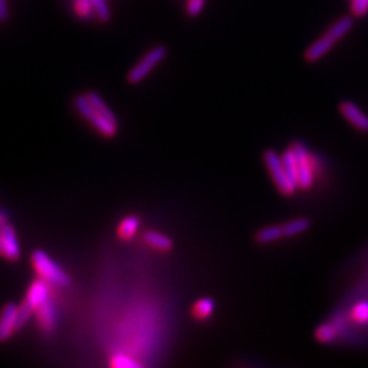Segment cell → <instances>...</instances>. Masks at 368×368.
Segmentation results:
<instances>
[{
    "label": "cell",
    "instance_id": "1",
    "mask_svg": "<svg viewBox=\"0 0 368 368\" xmlns=\"http://www.w3.org/2000/svg\"><path fill=\"white\" fill-rule=\"evenodd\" d=\"M353 27V20L350 17H343L337 22L332 25V27L322 36L318 40L311 44L306 53L304 57L307 62L314 63L319 59H322L330 49L333 48L346 33Z\"/></svg>",
    "mask_w": 368,
    "mask_h": 368
},
{
    "label": "cell",
    "instance_id": "2",
    "mask_svg": "<svg viewBox=\"0 0 368 368\" xmlns=\"http://www.w3.org/2000/svg\"><path fill=\"white\" fill-rule=\"evenodd\" d=\"M74 107L76 112L104 138L109 139L118 134V128H119L118 122L111 121L105 115H102L89 101V98L86 97V95H78L74 98Z\"/></svg>",
    "mask_w": 368,
    "mask_h": 368
},
{
    "label": "cell",
    "instance_id": "3",
    "mask_svg": "<svg viewBox=\"0 0 368 368\" xmlns=\"http://www.w3.org/2000/svg\"><path fill=\"white\" fill-rule=\"evenodd\" d=\"M32 265L40 278L46 280L55 287H69L71 284L70 275L44 250H36L32 252Z\"/></svg>",
    "mask_w": 368,
    "mask_h": 368
},
{
    "label": "cell",
    "instance_id": "4",
    "mask_svg": "<svg viewBox=\"0 0 368 368\" xmlns=\"http://www.w3.org/2000/svg\"><path fill=\"white\" fill-rule=\"evenodd\" d=\"M265 164L268 167L270 176L278 189V191L285 196H294L296 190L299 189L297 183L291 177V175L287 172L284 163L281 160V156H278L274 150H268L264 154Z\"/></svg>",
    "mask_w": 368,
    "mask_h": 368
},
{
    "label": "cell",
    "instance_id": "5",
    "mask_svg": "<svg viewBox=\"0 0 368 368\" xmlns=\"http://www.w3.org/2000/svg\"><path fill=\"white\" fill-rule=\"evenodd\" d=\"M168 50L163 46L154 47L147 52L146 55H144L139 62L128 71L127 79L131 85H137L139 82H142L146 78L149 74L151 73L167 56Z\"/></svg>",
    "mask_w": 368,
    "mask_h": 368
},
{
    "label": "cell",
    "instance_id": "6",
    "mask_svg": "<svg viewBox=\"0 0 368 368\" xmlns=\"http://www.w3.org/2000/svg\"><path fill=\"white\" fill-rule=\"evenodd\" d=\"M291 149L294 150L297 157V165H299V176H297V184L301 190H310L314 184L315 179V167L314 160L310 156L307 147L301 142H294Z\"/></svg>",
    "mask_w": 368,
    "mask_h": 368
},
{
    "label": "cell",
    "instance_id": "7",
    "mask_svg": "<svg viewBox=\"0 0 368 368\" xmlns=\"http://www.w3.org/2000/svg\"><path fill=\"white\" fill-rule=\"evenodd\" d=\"M21 254L22 251L17 231L10 222H7L4 226L0 228V257L7 261L15 262L21 258Z\"/></svg>",
    "mask_w": 368,
    "mask_h": 368
},
{
    "label": "cell",
    "instance_id": "8",
    "mask_svg": "<svg viewBox=\"0 0 368 368\" xmlns=\"http://www.w3.org/2000/svg\"><path fill=\"white\" fill-rule=\"evenodd\" d=\"M17 330H20L18 306L7 303L0 311V343L8 341Z\"/></svg>",
    "mask_w": 368,
    "mask_h": 368
},
{
    "label": "cell",
    "instance_id": "9",
    "mask_svg": "<svg viewBox=\"0 0 368 368\" xmlns=\"http://www.w3.org/2000/svg\"><path fill=\"white\" fill-rule=\"evenodd\" d=\"M36 318L43 333L50 334L55 332L57 323V310L55 303L50 300V296L36 308Z\"/></svg>",
    "mask_w": 368,
    "mask_h": 368
},
{
    "label": "cell",
    "instance_id": "10",
    "mask_svg": "<svg viewBox=\"0 0 368 368\" xmlns=\"http://www.w3.org/2000/svg\"><path fill=\"white\" fill-rule=\"evenodd\" d=\"M340 112L346 122L350 123L359 131L368 132V115L364 114L355 102L343 101L340 105Z\"/></svg>",
    "mask_w": 368,
    "mask_h": 368
},
{
    "label": "cell",
    "instance_id": "11",
    "mask_svg": "<svg viewBox=\"0 0 368 368\" xmlns=\"http://www.w3.org/2000/svg\"><path fill=\"white\" fill-rule=\"evenodd\" d=\"M49 285L50 284L43 278H39L30 284L26 296H25L24 303L27 304L30 308H33L34 313H36V308L48 299Z\"/></svg>",
    "mask_w": 368,
    "mask_h": 368
},
{
    "label": "cell",
    "instance_id": "12",
    "mask_svg": "<svg viewBox=\"0 0 368 368\" xmlns=\"http://www.w3.org/2000/svg\"><path fill=\"white\" fill-rule=\"evenodd\" d=\"M139 226H141V220L138 216L135 214H130L127 217H124L121 222H119V226H118V236L122 239V240H131L139 231Z\"/></svg>",
    "mask_w": 368,
    "mask_h": 368
},
{
    "label": "cell",
    "instance_id": "13",
    "mask_svg": "<svg viewBox=\"0 0 368 368\" xmlns=\"http://www.w3.org/2000/svg\"><path fill=\"white\" fill-rule=\"evenodd\" d=\"M145 242L150 245L151 248H156L163 252H168L173 248V242L168 235H164L158 231H147L144 236Z\"/></svg>",
    "mask_w": 368,
    "mask_h": 368
},
{
    "label": "cell",
    "instance_id": "14",
    "mask_svg": "<svg viewBox=\"0 0 368 368\" xmlns=\"http://www.w3.org/2000/svg\"><path fill=\"white\" fill-rule=\"evenodd\" d=\"M282 238H285L282 225H270V226L262 228L261 231H258L255 240L259 245H269V243H274Z\"/></svg>",
    "mask_w": 368,
    "mask_h": 368
},
{
    "label": "cell",
    "instance_id": "15",
    "mask_svg": "<svg viewBox=\"0 0 368 368\" xmlns=\"http://www.w3.org/2000/svg\"><path fill=\"white\" fill-rule=\"evenodd\" d=\"M214 300L210 297H202L196 300V304L193 306V315L194 318L199 320L210 318L214 313Z\"/></svg>",
    "mask_w": 368,
    "mask_h": 368
},
{
    "label": "cell",
    "instance_id": "16",
    "mask_svg": "<svg viewBox=\"0 0 368 368\" xmlns=\"http://www.w3.org/2000/svg\"><path fill=\"white\" fill-rule=\"evenodd\" d=\"M308 228H310V221L307 219H294V220L288 221L287 224L282 225L285 238L297 236V235L306 232Z\"/></svg>",
    "mask_w": 368,
    "mask_h": 368
},
{
    "label": "cell",
    "instance_id": "17",
    "mask_svg": "<svg viewBox=\"0 0 368 368\" xmlns=\"http://www.w3.org/2000/svg\"><path fill=\"white\" fill-rule=\"evenodd\" d=\"M281 160L284 163V167L287 172L291 175V177L297 183V176H299V165H297V157L294 154V150L289 147L281 154ZM299 186V184H297Z\"/></svg>",
    "mask_w": 368,
    "mask_h": 368
},
{
    "label": "cell",
    "instance_id": "18",
    "mask_svg": "<svg viewBox=\"0 0 368 368\" xmlns=\"http://www.w3.org/2000/svg\"><path fill=\"white\" fill-rule=\"evenodd\" d=\"M336 337H337V329L332 323H323L315 330V339L319 343H332L336 340Z\"/></svg>",
    "mask_w": 368,
    "mask_h": 368
},
{
    "label": "cell",
    "instance_id": "19",
    "mask_svg": "<svg viewBox=\"0 0 368 368\" xmlns=\"http://www.w3.org/2000/svg\"><path fill=\"white\" fill-rule=\"evenodd\" d=\"M109 364L115 368H139L142 367V364L139 362H137L135 359H132L128 355L124 353H116L112 356Z\"/></svg>",
    "mask_w": 368,
    "mask_h": 368
},
{
    "label": "cell",
    "instance_id": "20",
    "mask_svg": "<svg viewBox=\"0 0 368 368\" xmlns=\"http://www.w3.org/2000/svg\"><path fill=\"white\" fill-rule=\"evenodd\" d=\"M350 317L356 323H367L368 322V301L357 303L350 313Z\"/></svg>",
    "mask_w": 368,
    "mask_h": 368
},
{
    "label": "cell",
    "instance_id": "21",
    "mask_svg": "<svg viewBox=\"0 0 368 368\" xmlns=\"http://www.w3.org/2000/svg\"><path fill=\"white\" fill-rule=\"evenodd\" d=\"M75 13L82 18H89L95 13V7L90 0H75Z\"/></svg>",
    "mask_w": 368,
    "mask_h": 368
},
{
    "label": "cell",
    "instance_id": "22",
    "mask_svg": "<svg viewBox=\"0 0 368 368\" xmlns=\"http://www.w3.org/2000/svg\"><path fill=\"white\" fill-rule=\"evenodd\" d=\"M95 7V14L97 15L101 21H108L111 17L109 6L107 0H90Z\"/></svg>",
    "mask_w": 368,
    "mask_h": 368
},
{
    "label": "cell",
    "instance_id": "23",
    "mask_svg": "<svg viewBox=\"0 0 368 368\" xmlns=\"http://www.w3.org/2000/svg\"><path fill=\"white\" fill-rule=\"evenodd\" d=\"M350 11L357 18L364 17L368 13V0H352Z\"/></svg>",
    "mask_w": 368,
    "mask_h": 368
},
{
    "label": "cell",
    "instance_id": "24",
    "mask_svg": "<svg viewBox=\"0 0 368 368\" xmlns=\"http://www.w3.org/2000/svg\"><path fill=\"white\" fill-rule=\"evenodd\" d=\"M205 1L206 0H187V4H186L187 14L191 15V17L199 15L202 13V10H203Z\"/></svg>",
    "mask_w": 368,
    "mask_h": 368
},
{
    "label": "cell",
    "instance_id": "25",
    "mask_svg": "<svg viewBox=\"0 0 368 368\" xmlns=\"http://www.w3.org/2000/svg\"><path fill=\"white\" fill-rule=\"evenodd\" d=\"M8 18V6L6 0H0V22Z\"/></svg>",
    "mask_w": 368,
    "mask_h": 368
},
{
    "label": "cell",
    "instance_id": "26",
    "mask_svg": "<svg viewBox=\"0 0 368 368\" xmlns=\"http://www.w3.org/2000/svg\"><path fill=\"white\" fill-rule=\"evenodd\" d=\"M7 222H10V216L8 212L4 209H0V228L4 226Z\"/></svg>",
    "mask_w": 368,
    "mask_h": 368
}]
</instances>
